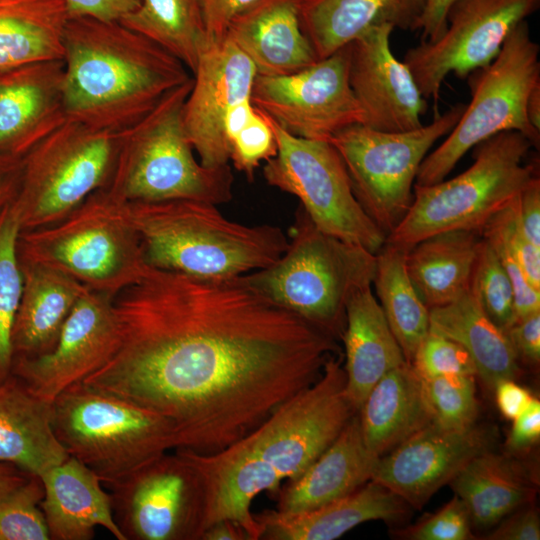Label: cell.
<instances>
[{
	"label": "cell",
	"instance_id": "1",
	"mask_svg": "<svg viewBox=\"0 0 540 540\" xmlns=\"http://www.w3.org/2000/svg\"><path fill=\"white\" fill-rule=\"evenodd\" d=\"M115 347L82 382L163 416L178 448L218 452L310 386L336 339L243 276L150 265L112 299Z\"/></svg>",
	"mask_w": 540,
	"mask_h": 540
},
{
	"label": "cell",
	"instance_id": "2",
	"mask_svg": "<svg viewBox=\"0 0 540 540\" xmlns=\"http://www.w3.org/2000/svg\"><path fill=\"white\" fill-rule=\"evenodd\" d=\"M345 383L342 357L332 355L310 386L226 448L212 454L175 449L202 481L204 530L215 522L231 520L251 540L260 539L252 501L261 492L277 495L284 480L301 475L357 413L347 400Z\"/></svg>",
	"mask_w": 540,
	"mask_h": 540
},
{
	"label": "cell",
	"instance_id": "3",
	"mask_svg": "<svg viewBox=\"0 0 540 540\" xmlns=\"http://www.w3.org/2000/svg\"><path fill=\"white\" fill-rule=\"evenodd\" d=\"M67 120L119 133L187 82L186 66L119 21L69 18L63 36Z\"/></svg>",
	"mask_w": 540,
	"mask_h": 540
},
{
	"label": "cell",
	"instance_id": "4",
	"mask_svg": "<svg viewBox=\"0 0 540 540\" xmlns=\"http://www.w3.org/2000/svg\"><path fill=\"white\" fill-rule=\"evenodd\" d=\"M126 204L147 264L200 279L226 280L260 270L288 244L280 228L231 221L209 202Z\"/></svg>",
	"mask_w": 540,
	"mask_h": 540
},
{
	"label": "cell",
	"instance_id": "5",
	"mask_svg": "<svg viewBox=\"0 0 540 540\" xmlns=\"http://www.w3.org/2000/svg\"><path fill=\"white\" fill-rule=\"evenodd\" d=\"M193 77L169 92L146 116L117 134L108 191L127 202L232 199L230 165L203 166L195 158L183 122Z\"/></svg>",
	"mask_w": 540,
	"mask_h": 540
},
{
	"label": "cell",
	"instance_id": "6",
	"mask_svg": "<svg viewBox=\"0 0 540 540\" xmlns=\"http://www.w3.org/2000/svg\"><path fill=\"white\" fill-rule=\"evenodd\" d=\"M287 237L275 262L243 278L276 304L340 339L349 298L372 284L376 254L321 231L301 206Z\"/></svg>",
	"mask_w": 540,
	"mask_h": 540
},
{
	"label": "cell",
	"instance_id": "7",
	"mask_svg": "<svg viewBox=\"0 0 540 540\" xmlns=\"http://www.w3.org/2000/svg\"><path fill=\"white\" fill-rule=\"evenodd\" d=\"M22 262L54 268L86 288L114 297L148 264L126 201L102 188L60 220L21 231Z\"/></svg>",
	"mask_w": 540,
	"mask_h": 540
},
{
	"label": "cell",
	"instance_id": "8",
	"mask_svg": "<svg viewBox=\"0 0 540 540\" xmlns=\"http://www.w3.org/2000/svg\"><path fill=\"white\" fill-rule=\"evenodd\" d=\"M531 148L533 143L518 131H503L478 143L474 162L464 172L435 184L414 185L413 201L386 241L410 249L444 231L481 233L538 176L537 165L527 160Z\"/></svg>",
	"mask_w": 540,
	"mask_h": 540
},
{
	"label": "cell",
	"instance_id": "9",
	"mask_svg": "<svg viewBox=\"0 0 540 540\" xmlns=\"http://www.w3.org/2000/svg\"><path fill=\"white\" fill-rule=\"evenodd\" d=\"M53 428L69 456L103 485L178 447L173 425L127 399L78 382L52 402Z\"/></svg>",
	"mask_w": 540,
	"mask_h": 540
},
{
	"label": "cell",
	"instance_id": "10",
	"mask_svg": "<svg viewBox=\"0 0 540 540\" xmlns=\"http://www.w3.org/2000/svg\"><path fill=\"white\" fill-rule=\"evenodd\" d=\"M539 54L540 47L524 20L508 34L490 63L466 77L470 103L447 138L424 158L416 185L426 186L446 179L469 150L503 131H518L539 148L540 131L526 115L527 98L540 83Z\"/></svg>",
	"mask_w": 540,
	"mask_h": 540
},
{
	"label": "cell",
	"instance_id": "11",
	"mask_svg": "<svg viewBox=\"0 0 540 540\" xmlns=\"http://www.w3.org/2000/svg\"><path fill=\"white\" fill-rule=\"evenodd\" d=\"M117 134L67 120L22 156L12 201L21 231L52 224L107 187Z\"/></svg>",
	"mask_w": 540,
	"mask_h": 540
},
{
	"label": "cell",
	"instance_id": "12",
	"mask_svg": "<svg viewBox=\"0 0 540 540\" xmlns=\"http://www.w3.org/2000/svg\"><path fill=\"white\" fill-rule=\"evenodd\" d=\"M465 106L457 103L414 130L383 132L355 124L329 140L344 162L357 201L386 236L413 201L416 176L424 158L454 128Z\"/></svg>",
	"mask_w": 540,
	"mask_h": 540
},
{
	"label": "cell",
	"instance_id": "13",
	"mask_svg": "<svg viewBox=\"0 0 540 540\" xmlns=\"http://www.w3.org/2000/svg\"><path fill=\"white\" fill-rule=\"evenodd\" d=\"M265 116L276 141L275 155L263 166L266 182L296 196L321 231L376 254L387 236L357 201L336 148L294 136Z\"/></svg>",
	"mask_w": 540,
	"mask_h": 540
},
{
	"label": "cell",
	"instance_id": "14",
	"mask_svg": "<svg viewBox=\"0 0 540 540\" xmlns=\"http://www.w3.org/2000/svg\"><path fill=\"white\" fill-rule=\"evenodd\" d=\"M175 451L104 485L125 540H201L204 487L196 469Z\"/></svg>",
	"mask_w": 540,
	"mask_h": 540
},
{
	"label": "cell",
	"instance_id": "15",
	"mask_svg": "<svg viewBox=\"0 0 540 540\" xmlns=\"http://www.w3.org/2000/svg\"><path fill=\"white\" fill-rule=\"evenodd\" d=\"M540 6V0H455L446 28L435 41L408 49L407 65L422 96L437 101L445 78H466L490 63L508 34Z\"/></svg>",
	"mask_w": 540,
	"mask_h": 540
},
{
	"label": "cell",
	"instance_id": "16",
	"mask_svg": "<svg viewBox=\"0 0 540 540\" xmlns=\"http://www.w3.org/2000/svg\"><path fill=\"white\" fill-rule=\"evenodd\" d=\"M252 104L288 133L329 141L339 131L364 123L349 83V48L282 76L257 75Z\"/></svg>",
	"mask_w": 540,
	"mask_h": 540
},
{
	"label": "cell",
	"instance_id": "17",
	"mask_svg": "<svg viewBox=\"0 0 540 540\" xmlns=\"http://www.w3.org/2000/svg\"><path fill=\"white\" fill-rule=\"evenodd\" d=\"M113 297L87 289L66 319L53 348L14 358L12 374L48 401L100 368L116 343Z\"/></svg>",
	"mask_w": 540,
	"mask_h": 540
},
{
	"label": "cell",
	"instance_id": "18",
	"mask_svg": "<svg viewBox=\"0 0 540 540\" xmlns=\"http://www.w3.org/2000/svg\"><path fill=\"white\" fill-rule=\"evenodd\" d=\"M496 439L488 425L447 429L431 423L381 456L371 480L420 509L474 457L493 449Z\"/></svg>",
	"mask_w": 540,
	"mask_h": 540
},
{
	"label": "cell",
	"instance_id": "19",
	"mask_svg": "<svg viewBox=\"0 0 540 540\" xmlns=\"http://www.w3.org/2000/svg\"><path fill=\"white\" fill-rule=\"evenodd\" d=\"M192 74V88L183 108L187 138L203 166L229 165L224 120L234 106L251 99L256 69L225 36L208 43Z\"/></svg>",
	"mask_w": 540,
	"mask_h": 540
},
{
	"label": "cell",
	"instance_id": "20",
	"mask_svg": "<svg viewBox=\"0 0 540 540\" xmlns=\"http://www.w3.org/2000/svg\"><path fill=\"white\" fill-rule=\"evenodd\" d=\"M393 30L389 24L373 27L348 44L349 83L363 110V125L405 132L423 125L427 101L407 65L390 48Z\"/></svg>",
	"mask_w": 540,
	"mask_h": 540
},
{
	"label": "cell",
	"instance_id": "21",
	"mask_svg": "<svg viewBox=\"0 0 540 540\" xmlns=\"http://www.w3.org/2000/svg\"><path fill=\"white\" fill-rule=\"evenodd\" d=\"M63 83V59L0 72V153L22 157L67 121Z\"/></svg>",
	"mask_w": 540,
	"mask_h": 540
},
{
	"label": "cell",
	"instance_id": "22",
	"mask_svg": "<svg viewBox=\"0 0 540 540\" xmlns=\"http://www.w3.org/2000/svg\"><path fill=\"white\" fill-rule=\"evenodd\" d=\"M411 509L400 496L370 480L352 493L311 510H265L254 517L261 528L260 539L333 540L365 522L399 523Z\"/></svg>",
	"mask_w": 540,
	"mask_h": 540
},
{
	"label": "cell",
	"instance_id": "23",
	"mask_svg": "<svg viewBox=\"0 0 540 540\" xmlns=\"http://www.w3.org/2000/svg\"><path fill=\"white\" fill-rule=\"evenodd\" d=\"M301 0H256L229 23L225 36L257 75H288L318 61L300 23Z\"/></svg>",
	"mask_w": 540,
	"mask_h": 540
},
{
	"label": "cell",
	"instance_id": "24",
	"mask_svg": "<svg viewBox=\"0 0 540 540\" xmlns=\"http://www.w3.org/2000/svg\"><path fill=\"white\" fill-rule=\"evenodd\" d=\"M39 477L44 488L40 507L50 539L90 540L100 526L125 540L114 520L111 494L83 463L69 456Z\"/></svg>",
	"mask_w": 540,
	"mask_h": 540
},
{
	"label": "cell",
	"instance_id": "25",
	"mask_svg": "<svg viewBox=\"0 0 540 540\" xmlns=\"http://www.w3.org/2000/svg\"><path fill=\"white\" fill-rule=\"evenodd\" d=\"M378 459L367 448L355 413L301 475L281 486L276 510L301 512L346 496L372 479Z\"/></svg>",
	"mask_w": 540,
	"mask_h": 540
},
{
	"label": "cell",
	"instance_id": "26",
	"mask_svg": "<svg viewBox=\"0 0 540 540\" xmlns=\"http://www.w3.org/2000/svg\"><path fill=\"white\" fill-rule=\"evenodd\" d=\"M427 0H301V28L318 60L350 44L373 27L421 29Z\"/></svg>",
	"mask_w": 540,
	"mask_h": 540
},
{
	"label": "cell",
	"instance_id": "27",
	"mask_svg": "<svg viewBox=\"0 0 540 540\" xmlns=\"http://www.w3.org/2000/svg\"><path fill=\"white\" fill-rule=\"evenodd\" d=\"M371 285L360 287L349 298L340 338L345 349V395L356 412L388 371L407 363Z\"/></svg>",
	"mask_w": 540,
	"mask_h": 540
},
{
	"label": "cell",
	"instance_id": "28",
	"mask_svg": "<svg viewBox=\"0 0 540 540\" xmlns=\"http://www.w3.org/2000/svg\"><path fill=\"white\" fill-rule=\"evenodd\" d=\"M69 457L53 428V407L11 374L0 383V461L40 476Z\"/></svg>",
	"mask_w": 540,
	"mask_h": 540
},
{
	"label": "cell",
	"instance_id": "29",
	"mask_svg": "<svg viewBox=\"0 0 540 540\" xmlns=\"http://www.w3.org/2000/svg\"><path fill=\"white\" fill-rule=\"evenodd\" d=\"M449 485L465 503L472 526L487 529L534 502L538 480L528 463L491 449L474 457Z\"/></svg>",
	"mask_w": 540,
	"mask_h": 540
},
{
	"label": "cell",
	"instance_id": "30",
	"mask_svg": "<svg viewBox=\"0 0 540 540\" xmlns=\"http://www.w3.org/2000/svg\"><path fill=\"white\" fill-rule=\"evenodd\" d=\"M20 266L22 291L12 333L14 358L50 351L75 304L88 289L54 268L22 261Z\"/></svg>",
	"mask_w": 540,
	"mask_h": 540
},
{
	"label": "cell",
	"instance_id": "31",
	"mask_svg": "<svg viewBox=\"0 0 540 540\" xmlns=\"http://www.w3.org/2000/svg\"><path fill=\"white\" fill-rule=\"evenodd\" d=\"M357 414L364 442L378 458L433 423L423 380L408 363L388 371Z\"/></svg>",
	"mask_w": 540,
	"mask_h": 540
},
{
	"label": "cell",
	"instance_id": "32",
	"mask_svg": "<svg viewBox=\"0 0 540 540\" xmlns=\"http://www.w3.org/2000/svg\"><path fill=\"white\" fill-rule=\"evenodd\" d=\"M430 330L459 345L470 355L487 387L520 373L518 357L506 335L487 315L471 283L454 301L429 310Z\"/></svg>",
	"mask_w": 540,
	"mask_h": 540
},
{
	"label": "cell",
	"instance_id": "33",
	"mask_svg": "<svg viewBox=\"0 0 540 540\" xmlns=\"http://www.w3.org/2000/svg\"><path fill=\"white\" fill-rule=\"evenodd\" d=\"M481 239L477 231L450 230L408 250V275L429 310L449 304L469 288Z\"/></svg>",
	"mask_w": 540,
	"mask_h": 540
},
{
	"label": "cell",
	"instance_id": "34",
	"mask_svg": "<svg viewBox=\"0 0 540 540\" xmlns=\"http://www.w3.org/2000/svg\"><path fill=\"white\" fill-rule=\"evenodd\" d=\"M68 19L63 0H0V72L63 59Z\"/></svg>",
	"mask_w": 540,
	"mask_h": 540
},
{
	"label": "cell",
	"instance_id": "35",
	"mask_svg": "<svg viewBox=\"0 0 540 540\" xmlns=\"http://www.w3.org/2000/svg\"><path fill=\"white\" fill-rule=\"evenodd\" d=\"M409 249L385 242L376 253L372 284L387 323L405 360L411 364L415 352L430 330L429 309L418 295L406 268Z\"/></svg>",
	"mask_w": 540,
	"mask_h": 540
},
{
	"label": "cell",
	"instance_id": "36",
	"mask_svg": "<svg viewBox=\"0 0 540 540\" xmlns=\"http://www.w3.org/2000/svg\"><path fill=\"white\" fill-rule=\"evenodd\" d=\"M119 22L161 46L192 73L209 43L200 0H140Z\"/></svg>",
	"mask_w": 540,
	"mask_h": 540
},
{
	"label": "cell",
	"instance_id": "37",
	"mask_svg": "<svg viewBox=\"0 0 540 540\" xmlns=\"http://www.w3.org/2000/svg\"><path fill=\"white\" fill-rule=\"evenodd\" d=\"M21 226L11 202L0 212V383L12 374V333L22 291L18 256Z\"/></svg>",
	"mask_w": 540,
	"mask_h": 540
},
{
	"label": "cell",
	"instance_id": "38",
	"mask_svg": "<svg viewBox=\"0 0 540 540\" xmlns=\"http://www.w3.org/2000/svg\"><path fill=\"white\" fill-rule=\"evenodd\" d=\"M422 380L434 424L465 429L476 423L479 408L475 376L448 375Z\"/></svg>",
	"mask_w": 540,
	"mask_h": 540
},
{
	"label": "cell",
	"instance_id": "39",
	"mask_svg": "<svg viewBox=\"0 0 540 540\" xmlns=\"http://www.w3.org/2000/svg\"><path fill=\"white\" fill-rule=\"evenodd\" d=\"M43 496L41 478L31 475L0 497V540H50L40 507Z\"/></svg>",
	"mask_w": 540,
	"mask_h": 540
},
{
	"label": "cell",
	"instance_id": "40",
	"mask_svg": "<svg viewBox=\"0 0 540 540\" xmlns=\"http://www.w3.org/2000/svg\"><path fill=\"white\" fill-rule=\"evenodd\" d=\"M471 285L487 315L505 332L515 321L514 290L498 256L483 238Z\"/></svg>",
	"mask_w": 540,
	"mask_h": 540
},
{
	"label": "cell",
	"instance_id": "41",
	"mask_svg": "<svg viewBox=\"0 0 540 540\" xmlns=\"http://www.w3.org/2000/svg\"><path fill=\"white\" fill-rule=\"evenodd\" d=\"M422 379L448 375L477 376L468 352L455 341L429 330L410 364Z\"/></svg>",
	"mask_w": 540,
	"mask_h": 540
},
{
	"label": "cell",
	"instance_id": "42",
	"mask_svg": "<svg viewBox=\"0 0 540 540\" xmlns=\"http://www.w3.org/2000/svg\"><path fill=\"white\" fill-rule=\"evenodd\" d=\"M519 196L496 213L480 234L500 239L521 266L531 286L540 290V247L532 243L522 229L518 214Z\"/></svg>",
	"mask_w": 540,
	"mask_h": 540
},
{
	"label": "cell",
	"instance_id": "43",
	"mask_svg": "<svg viewBox=\"0 0 540 540\" xmlns=\"http://www.w3.org/2000/svg\"><path fill=\"white\" fill-rule=\"evenodd\" d=\"M230 161L250 180L262 161L276 153L273 130L265 114L254 106L248 120L230 137Z\"/></svg>",
	"mask_w": 540,
	"mask_h": 540
},
{
	"label": "cell",
	"instance_id": "44",
	"mask_svg": "<svg viewBox=\"0 0 540 540\" xmlns=\"http://www.w3.org/2000/svg\"><path fill=\"white\" fill-rule=\"evenodd\" d=\"M469 511L456 494L442 508L423 516L416 523L396 529L393 535L409 540L474 539Z\"/></svg>",
	"mask_w": 540,
	"mask_h": 540
},
{
	"label": "cell",
	"instance_id": "45",
	"mask_svg": "<svg viewBox=\"0 0 540 540\" xmlns=\"http://www.w3.org/2000/svg\"><path fill=\"white\" fill-rule=\"evenodd\" d=\"M491 540H539L540 519L534 502L504 517L486 537Z\"/></svg>",
	"mask_w": 540,
	"mask_h": 540
},
{
	"label": "cell",
	"instance_id": "46",
	"mask_svg": "<svg viewBox=\"0 0 540 540\" xmlns=\"http://www.w3.org/2000/svg\"><path fill=\"white\" fill-rule=\"evenodd\" d=\"M518 360L536 365L540 361V311L514 321L505 331Z\"/></svg>",
	"mask_w": 540,
	"mask_h": 540
},
{
	"label": "cell",
	"instance_id": "47",
	"mask_svg": "<svg viewBox=\"0 0 540 540\" xmlns=\"http://www.w3.org/2000/svg\"><path fill=\"white\" fill-rule=\"evenodd\" d=\"M69 18L91 17L120 21L140 5V0H63Z\"/></svg>",
	"mask_w": 540,
	"mask_h": 540
},
{
	"label": "cell",
	"instance_id": "48",
	"mask_svg": "<svg viewBox=\"0 0 540 540\" xmlns=\"http://www.w3.org/2000/svg\"><path fill=\"white\" fill-rule=\"evenodd\" d=\"M506 441L507 452L514 455L527 451L540 437V402L532 398L525 410L512 420Z\"/></svg>",
	"mask_w": 540,
	"mask_h": 540
},
{
	"label": "cell",
	"instance_id": "49",
	"mask_svg": "<svg viewBox=\"0 0 540 540\" xmlns=\"http://www.w3.org/2000/svg\"><path fill=\"white\" fill-rule=\"evenodd\" d=\"M209 42L225 37L231 20L256 0H200Z\"/></svg>",
	"mask_w": 540,
	"mask_h": 540
},
{
	"label": "cell",
	"instance_id": "50",
	"mask_svg": "<svg viewBox=\"0 0 540 540\" xmlns=\"http://www.w3.org/2000/svg\"><path fill=\"white\" fill-rule=\"evenodd\" d=\"M518 214L527 238L540 247V179L533 178L518 199Z\"/></svg>",
	"mask_w": 540,
	"mask_h": 540
},
{
	"label": "cell",
	"instance_id": "51",
	"mask_svg": "<svg viewBox=\"0 0 540 540\" xmlns=\"http://www.w3.org/2000/svg\"><path fill=\"white\" fill-rule=\"evenodd\" d=\"M493 390L501 414L510 420L520 415L533 398L529 391L517 384L514 379L499 381Z\"/></svg>",
	"mask_w": 540,
	"mask_h": 540
},
{
	"label": "cell",
	"instance_id": "52",
	"mask_svg": "<svg viewBox=\"0 0 540 540\" xmlns=\"http://www.w3.org/2000/svg\"><path fill=\"white\" fill-rule=\"evenodd\" d=\"M22 157L0 153V212L15 198L21 177Z\"/></svg>",
	"mask_w": 540,
	"mask_h": 540
},
{
	"label": "cell",
	"instance_id": "53",
	"mask_svg": "<svg viewBox=\"0 0 540 540\" xmlns=\"http://www.w3.org/2000/svg\"><path fill=\"white\" fill-rule=\"evenodd\" d=\"M455 0H427L421 24V41H435L446 28V14Z\"/></svg>",
	"mask_w": 540,
	"mask_h": 540
},
{
	"label": "cell",
	"instance_id": "54",
	"mask_svg": "<svg viewBox=\"0 0 540 540\" xmlns=\"http://www.w3.org/2000/svg\"><path fill=\"white\" fill-rule=\"evenodd\" d=\"M201 540H251L246 530L231 520H221L207 527Z\"/></svg>",
	"mask_w": 540,
	"mask_h": 540
},
{
	"label": "cell",
	"instance_id": "55",
	"mask_svg": "<svg viewBox=\"0 0 540 540\" xmlns=\"http://www.w3.org/2000/svg\"><path fill=\"white\" fill-rule=\"evenodd\" d=\"M30 476L17 466L0 461V497L23 484Z\"/></svg>",
	"mask_w": 540,
	"mask_h": 540
},
{
	"label": "cell",
	"instance_id": "56",
	"mask_svg": "<svg viewBox=\"0 0 540 540\" xmlns=\"http://www.w3.org/2000/svg\"><path fill=\"white\" fill-rule=\"evenodd\" d=\"M526 115L532 126L540 131V83L531 90L527 98Z\"/></svg>",
	"mask_w": 540,
	"mask_h": 540
}]
</instances>
